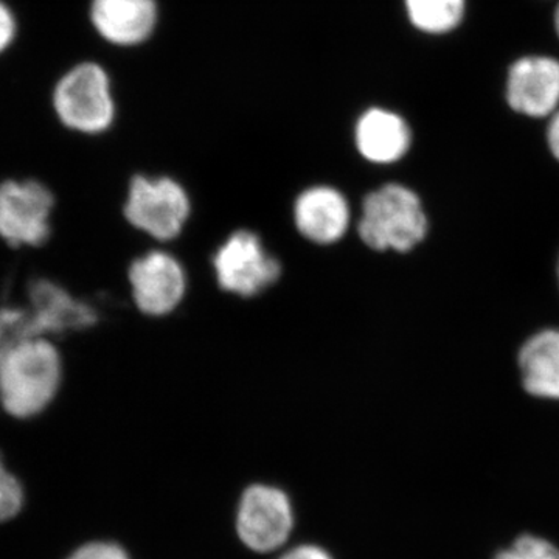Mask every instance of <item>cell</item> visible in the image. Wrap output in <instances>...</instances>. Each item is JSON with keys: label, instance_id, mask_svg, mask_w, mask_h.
I'll return each instance as SVG.
<instances>
[{"label": "cell", "instance_id": "1", "mask_svg": "<svg viewBox=\"0 0 559 559\" xmlns=\"http://www.w3.org/2000/svg\"><path fill=\"white\" fill-rule=\"evenodd\" d=\"M64 360L50 337L20 342L0 359V409L16 419L44 414L60 395Z\"/></svg>", "mask_w": 559, "mask_h": 559}, {"label": "cell", "instance_id": "2", "mask_svg": "<svg viewBox=\"0 0 559 559\" xmlns=\"http://www.w3.org/2000/svg\"><path fill=\"white\" fill-rule=\"evenodd\" d=\"M356 231L374 252L409 253L428 237L429 219L421 198L409 187L392 182L364 197Z\"/></svg>", "mask_w": 559, "mask_h": 559}, {"label": "cell", "instance_id": "3", "mask_svg": "<svg viewBox=\"0 0 559 559\" xmlns=\"http://www.w3.org/2000/svg\"><path fill=\"white\" fill-rule=\"evenodd\" d=\"M51 105L62 127L79 134H102L116 119L109 75L97 62H80L68 70L55 84Z\"/></svg>", "mask_w": 559, "mask_h": 559}, {"label": "cell", "instance_id": "4", "mask_svg": "<svg viewBox=\"0 0 559 559\" xmlns=\"http://www.w3.org/2000/svg\"><path fill=\"white\" fill-rule=\"evenodd\" d=\"M123 216L132 229L159 242L179 238L191 216L189 191L178 180L135 175L128 186Z\"/></svg>", "mask_w": 559, "mask_h": 559}, {"label": "cell", "instance_id": "5", "mask_svg": "<svg viewBox=\"0 0 559 559\" xmlns=\"http://www.w3.org/2000/svg\"><path fill=\"white\" fill-rule=\"evenodd\" d=\"M219 289L241 299H252L282 278L278 259L266 249L257 231H231L212 259Z\"/></svg>", "mask_w": 559, "mask_h": 559}, {"label": "cell", "instance_id": "6", "mask_svg": "<svg viewBox=\"0 0 559 559\" xmlns=\"http://www.w3.org/2000/svg\"><path fill=\"white\" fill-rule=\"evenodd\" d=\"M57 198L38 179L0 182V240L11 249H38L51 237Z\"/></svg>", "mask_w": 559, "mask_h": 559}, {"label": "cell", "instance_id": "7", "mask_svg": "<svg viewBox=\"0 0 559 559\" xmlns=\"http://www.w3.org/2000/svg\"><path fill=\"white\" fill-rule=\"evenodd\" d=\"M127 277L132 301L148 318H165L178 310L189 288L186 267L165 250H150L132 260Z\"/></svg>", "mask_w": 559, "mask_h": 559}, {"label": "cell", "instance_id": "8", "mask_svg": "<svg viewBox=\"0 0 559 559\" xmlns=\"http://www.w3.org/2000/svg\"><path fill=\"white\" fill-rule=\"evenodd\" d=\"M293 525V507L282 489L257 484L242 492L237 530L250 550L259 554L277 550L288 540Z\"/></svg>", "mask_w": 559, "mask_h": 559}, {"label": "cell", "instance_id": "9", "mask_svg": "<svg viewBox=\"0 0 559 559\" xmlns=\"http://www.w3.org/2000/svg\"><path fill=\"white\" fill-rule=\"evenodd\" d=\"M27 304L40 336H68L97 326L100 314L90 301L79 299L51 278H33L25 288Z\"/></svg>", "mask_w": 559, "mask_h": 559}, {"label": "cell", "instance_id": "10", "mask_svg": "<svg viewBox=\"0 0 559 559\" xmlns=\"http://www.w3.org/2000/svg\"><path fill=\"white\" fill-rule=\"evenodd\" d=\"M506 100L514 112L532 119L559 109V61L547 55H527L513 62L506 84Z\"/></svg>", "mask_w": 559, "mask_h": 559}, {"label": "cell", "instance_id": "11", "mask_svg": "<svg viewBox=\"0 0 559 559\" xmlns=\"http://www.w3.org/2000/svg\"><path fill=\"white\" fill-rule=\"evenodd\" d=\"M293 223L297 234L312 245H337L352 226V207L336 187L312 186L294 200Z\"/></svg>", "mask_w": 559, "mask_h": 559}, {"label": "cell", "instance_id": "12", "mask_svg": "<svg viewBox=\"0 0 559 559\" xmlns=\"http://www.w3.org/2000/svg\"><path fill=\"white\" fill-rule=\"evenodd\" d=\"M91 22L109 44L138 46L157 24L156 0H92Z\"/></svg>", "mask_w": 559, "mask_h": 559}, {"label": "cell", "instance_id": "13", "mask_svg": "<svg viewBox=\"0 0 559 559\" xmlns=\"http://www.w3.org/2000/svg\"><path fill=\"white\" fill-rule=\"evenodd\" d=\"M355 143L356 150L367 162L395 164L409 153L412 131L399 114L373 108L364 112L356 123Z\"/></svg>", "mask_w": 559, "mask_h": 559}, {"label": "cell", "instance_id": "14", "mask_svg": "<svg viewBox=\"0 0 559 559\" xmlns=\"http://www.w3.org/2000/svg\"><path fill=\"white\" fill-rule=\"evenodd\" d=\"M518 367L528 395L559 401V330H543L525 341Z\"/></svg>", "mask_w": 559, "mask_h": 559}, {"label": "cell", "instance_id": "15", "mask_svg": "<svg viewBox=\"0 0 559 559\" xmlns=\"http://www.w3.org/2000/svg\"><path fill=\"white\" fill-rule=\"evenodd\" d=\"M415 28L428 35H447L459 27L466 14V0H404Z\"/></svg>", "mask_w": 559, "mask_h": 559}, {"label": "cell", "instance_id": "16", "mask_svg": "<svg viewBox=\"0 0 559 559\" xmlns=\"http://www.w3.org/2000/svg\"><path fill=\"white\" fill-rule=\"evenodd\" d=\"M24 503L20 480L10 473L0 459V522L16 516Z\"/></svg>", "mask_w": 559, "mask_h": 559}, {"label": "cell", "instance_id": "17", "mask_svg": "<svg viewBox=\"0 0 559 559\" xmlns=\"http://www.w3.org/2000/svg\"><path fill=\"white\" fill-rule=\"evenodd\" d=\"M496 559H559V551L547 540L522 536L510 550L500 551Z\"/></svg>", "mask_w": 559, "mask_h": 559}, {"label": "cell", "instance_id": "18", "mask_svg": "<svg viewBox=\"0 0 559 559\" xmlns=\"http://www.w3.org/2000/svg\"><path fill=\"white\" fill-rule=\"evenodd\" d=\"M69 559H130L127 551L112 543H92L81 547Z\"/></svg>", "mask_w": 559, "mask_h": 559}, {"label": "cell", "instance_id": "19", "mask_svg": "<svg viewBox=\"0 0 559 559\" xmlns=\"http://www.w3.org/2000/svg\"><path fill=\"white\" fill-rule=\"evenodd\" d=\"M17 35V21L13 10L0 0V55L13 46Z\"/></svg>", "mask_w": 559, "mask_h": 559}, {"label": "cell", "instance_id": "20", "mask_svg": "<svg viewBox=\"0 0 559 559\" xmlns=\"http://www.w3.org/2000/svg\"><path fill=\"white\" fill-rule=\"evenodd\" d=\"M282 559H333L318 546H300L289 550Z\"/></svg>", "mask_w": 559, "mask_h": 559}, {"label": "cell", "instance_id": "21", "mask_svg": "<svg viewBox=\"0 0 559 559\" xmlns=\"http://www.w3.org/2000/svg\"><path fill=\"white\" fill-rule=\"evenodd\" d=\"M547 145L551 156L559 162V109L550 116L549 128H547Z\"/></svg>", "mask_w": 559, "mask_h": 559}, {"label": "cell", "instance_id": "22", "mask_svg": "<svg viewBox=\"0 0 559 559\" xmlns=\"http://www.w3.org/2000/svg\"><path fill=\"white\" fill-rule=\"evenodd\" d=\"M554 25H555V32H557L558 39H559V3L557 7V10H555Z\"/></svg>", "mask_w": 559, "mask_h": 559}, {"label": "cell", "instance_id": "23", "mask_svg": "<svg viewBox=\"0 0 559 559\" xmlns=\"http://www.w3.org/2000/svg\"><path fill=\"white\" fill-rule=\"evenodd\" d=\"M558 280H559V259H558Z\"/></svg>", "mask_w": 559, "mask_h": 559}]
</instances>
